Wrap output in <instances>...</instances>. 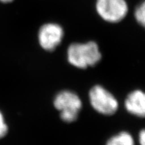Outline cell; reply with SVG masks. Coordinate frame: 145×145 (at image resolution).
<instances>
[{
	"label": "cell",
	"instance_id": "10",
	"mask_svg": "<svg viewBox=\"0 0 145 145\" xmlns=\"http://www.w3.org/2000/svg\"><path fill=\"white\" fill-rule=\"evenodd\" d=\"M139 142L140 145H145V132L144 130L139 134Z\"/></svg>",
	"mask_w": 145,
	"mask_h": 145
},
{
	"label": "cell",
	"instance_id": "11",
	"mask_svg": "<svg viewBox=\"0 0 145 145\" xmlns=\"http://www.w3.org/2000/svg\"><path fill=\"white\" fill-rule=\"evenodd\" d=\"M12 1H14V0H0V1L3 3H10Z\"/></svg>",
	"mask_w": 145,
	"mask_h": 145
},
{
	"label": "cell",
	"instance_id": "8",
	"mask_svg": "<svg viewBox=\"0 0 145 145\" xmlns=\"http://www.w3.org/2000/svg\"><path fill=\"white\" fill-rule=\"evenodd\" d=\"M135 15L138 22L144 26L145 23V3L144 2L137 8Z\"/></svg>",
	"mask_w": 145,
	"mask_h": 145
},
{
	"label": "cell",
	"instance_id": "3",
	"mask_svg": "<svg viewBox=\"0 0 145 145\" xmlns=\"http://www.w3.org/2000/svg\"><path fill=\"white\" fill-rule=\"evenodd\" d=\"M91 105L99 113L104 115H112L117 111L118 103L117 99L108 90L100 86H95L90 90Z\"/></svg>",
	"mask_w": 145,
	"mask_h": 145
},
{
	"label": "cell",
	"instance_id": "4",
	"mask_svg": "<svg viewBox=\"0 0 145 145\" xmlns=\"http://www.w3.org/2000/svg\"><path fill=\"white\" fill-rule=\"evenodd\" d=\"M96 11L105 21L119 22L128 13V4L125 0H97Z\"/></svg>",
	"mask_w": 145,
	"mask_h": 145
},
{
	"label": "cell",
	"instance_id": "2",
	"mask_svg": "<svg viewBox=\"0 0 145 145\" xmlns=\"http://www.w3.org/2000/svg\"><path fill=\"white\" fill-rule=\"evenodd\" d=\"M54 106L61 112V118L63 121L72 122L77 118L82 102L77 94L69 91H63L54 98Z\"/></svg>",
	"mask_w": 145,
	"mask_h": 145
},
{
	"label": "cell",
	"instance_id": "7",
	"mask_svg": "<svg viewBox=\"0 0 145 145\" xmlns=\"http://www.w3.org/2000/svg\"><path fill=\"white\" fill-rule=\"evenodd\" d=\"M106 145H135V142L130 134L122 132L109 139Z\"/></svg>",
	"mask_w": 145,
	"mask_h": 145
},
{
	"label": "cell",
	"instance_id": "9",
	"mask_svg": "<svg viewBox=\"0 0 145 145\" xmlns=\"http://www.w3.org/2000/svg\"><path fill=\"white\" fill-rule=\"evenodd\" d=\"M8 130V126H7L6 123L5 122L4 118H3L2 113L0 112V138H2L6 135Z\"/></svg>",
	"mask_w": 145,
	"mask_h": 145
},
{
	"label": "cell",
	"instance_id": "1",
	"mask_svg": "<svg viewBox=\"0 0 145 145\" xmlns=\"http://www.w3.org/2000/svg\"><path fill=\"white\" fill-rule=\"evenodd\" d=\"M101 54L98 45L95 42L74 43L67 50V59L71 64L77 68L86 69L93 66L101 60Z\"/></svg>",
	"mask_w": 145,
	"mask_h": 145
},
{
	"label": "cell",
	"instance_id": "5",
	"mask_svg": "<svg viewBox=\"0 0 145 145\" xmlns=\"http://www.w3.org/2000/svg\"><path fill=\"white\" fill-rule=\"evenodd\" d=\"M64 31L59 24L48 23L40 28L39 41L41 47L48 51L54 50L62 41Z\"/></svg>",
	"mask_w": 145,
	"mask_h": 145
},
{
	"label": "cell",
	"instance_id": "6",
	"mask_svg": "<svg viewBox=\"0 0 145 145\" xmlns=\"http://www.w3.org/2000/svg\"><path fill=\"white\" fill-rule=\"evenodd\" d=\"M125 107L130 114L138 117H144L145 114L144 93L140 90L132 91L125 101Z\"/></svg>",
	"mask_w": 145,
	"mask_h": 145
}]
</instances>
